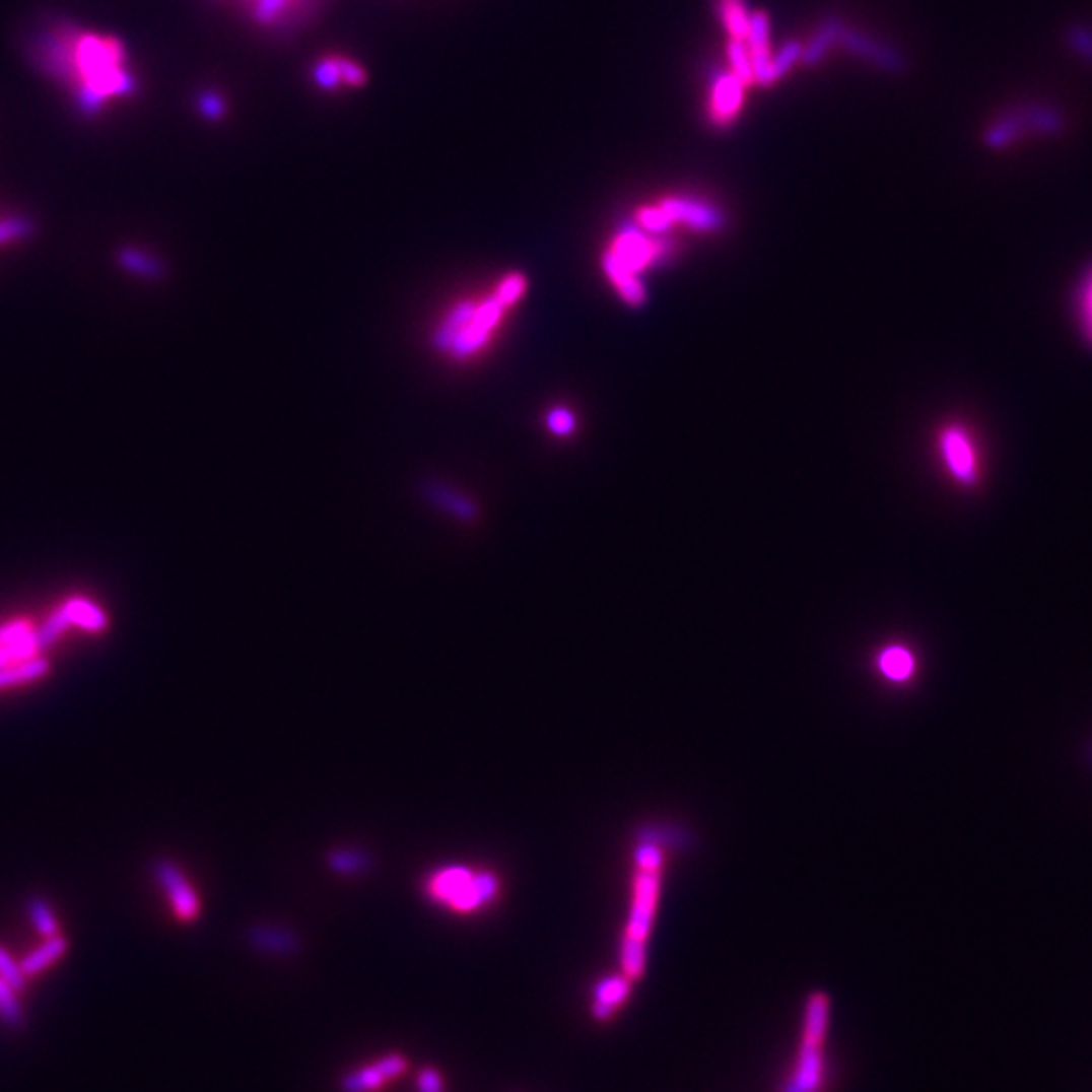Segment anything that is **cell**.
Listing matches in <instances>:
<instances>
[{"label": "cell", "instance_id": "cell-26", "mask_svg": "<svg viewBox=\"0 0 1092 1092\" xmlns=\"http://www.w3.org/2000/svg\"><path fill=\"white\" fill-rule=\"evenodd\" d=\"M0 1018L4 1024L16 1028L22 1024V1010L16 1000V992L0 979Z\"/></svg>", "mask_w": 1092, "mask_h": 1092}, {"label": "cell", "instance_id": "cell-22", "mask_svg": "<svg viewBox=\"0 0 1092 1092\" xmlns=\"http://www.w3.org/2000/svg\"><path fill=\"white\" fill-rule=\"evenodd\" d=\"M26 912H28V918L30 923L35 925L37 933L43 937V939H51L55 935H59V925H57V918L49 906L47 900L39 898V896H30L26 900Z\"/></svg>", "mask_w": 1092, "mask_h": 1092}, {"label": "cell", "instance_id": "cell-4", "mask_svg": "<svg viewBox=\"0 0 1092 1092\" xmlns=\"http://www.w3.org/2000/svg\"><path fill=\"white\" fill-rule=\"evenodd\" d=\"M831 1002L823 992H814L802 1018V1040L796 1059L786 1073L777 1092H825L829 1085L827 1032Z\"/></svg>", "mask_w": 1092, "mask_h": 1092}, {"label": "cell", "instance_id": "cell-5", "mask_svg": "<svg viewBox=\"0 0 1092 1092\" xmlns=\"http://www.w3.org/2000/svg\"><path fill=\"white\" fill-rule=\"evenodd\" d=\"M633 225L656 235L666 233L678 225L694 233H714L725 225V217L714 205L696 197L666 195L654 203L637 207L633 215Z\"/></svg>", "mask_w": 1092, "mask_h": 1092}, {"label": "cell", "instance_id": "cell-6", "mask_svg": "<svg viewBox=\"0 0 1092 1092\" xmlns=\"http://www.w3.org/2000/svg\"><path fill=\"white\" fill-rule=\"evenodd\" d=\"M941 462L949 476L963 488H971L979 480V456L971 433L959 425H945L937 435Z\"/></svg>", "mask_w": 1092, "mask_h": 1092}, {"label": "cell", "instance_id": "cell-27", "mask_svg": "<svg viewBox=\"0 0 1092 1092\" xmlns=\"http://www.w3.org/2000/svg\"><path fill=\"white\" fill-rule=\"evenodd\" d=\"M0 979L8 983L16 994L22 992L26 983V977L22 975L20 965L10 957V953L4 947H0Z\"/></svg>", "mask_w": 1092, "mask_h": 1092}, {"label": "cell", "instance_id": "cell-17", "mask_svg": "<svg viewBox=\"0 0 1092 1092\" xmlns=\"http://www.w3.org/2000/svg\"><path fill=\"white\" fill-rule=\"evenodd\" d=\"M716 16L729 39H745L753 10H749L745 0H716Z\"/></svg>", "mask_w": 1092, "mask_h": 1092}, {"label": "cell", "instance_id": "cell-10", "mask_svg": "<svg viewBox=\"0 0 1092 1092\" xmlns=\"http://www.w3.org/2000/svg\"><path fill=\"white\" fill-rule=\"evenodd\" d=\"M152 872H154L158 884L166 890L177 916L181 920H185V923L195 920L199 916V898H197L193 886L183 876V872L170 860H164V858L154 862Z\"/></svg>", "mask_w": 1092, "mask_h": 1092}, {"label": "cell", "instance_id": "cell-19", "mask_svg": "<svg viewBox=\"0 0 1092 1092\" xmlns=\"http://www.w3.org/2000/svg\"><path fill=\"white\" fill-rule=\"evenodd\" d=\"M364 79V73L350 61L344 59H326L318 67V81L326 87L334 85H358Z\"/></svg>", "mask_w": 1092, "mask_h": 1092}, {"label": "cell", "instance_id": "cell-7", "mask_svg": "<svg viewBox=\"0 0 1092 1092\" xmlns=\"http://www.w3.org/2000/svg\"><path fill=\"white\" fill-rule=\"evenodd\" d=\"M429 890L435 898L446 900L452 908L470 910L488 902L494 896L496 880L486 874L472 876L468 870L454 868L437 874Z\"/></svg>", "mask_w": 1092, "mask_h": 1092}, {"label": "cell", "instance_id": "cell-14", "mask_svg": "<svg viewBox=\"0 0 1092 1092\" xmlns=\"http://www.w3.org/2000/svg\"><path fill=\"white\" fill-rule=\"evenodd\" d=\"M837 45H843L847 51H851L854 55L874 63V65H880V67H886V69H894L898 65V59L894 57V53L890 49H886L884 45L864 37V35H858L856 30H849L845 26H841V32H839V41Z\"/></svg>", "mask_w": 1092, "mask_h": 1092}, {"label": "cell", "instance_id": "cell-11", "mask_svg": "<svg viewBox=\"0 0 1092 1092\" xmlns=\"http://www.w3.org/2000/svg\"><path fill=\"white\" fill-rule=\"evenodd\" d=\"M631 994H633V981L621 971L617 975L603 977L593 989V1002H591L593 1018L597 1022L611 1020L629 1002Z\"/></svg>", "mask_w": 1092, "mask_h": 1092}, {"label": "cell", "instance_id": "cell-2", "mask_svg": "<svg viewBox=\"0 0 1092 1092\" xmlns=\"http://www.w3.org/2000/svg\"><path fill=\"white\" fill-rule=\"evenodd\" d=\"M633 890L629 916L621 939V973L637 981L645 973L647 943L658 914L666 854L656 839H641L633 854Z\"/></svg>", "mask_w": 1092, "mask_h": 1092}, {"label": "cell", "instance_id": "cell-20", "mask_svg": "<svg viewBox=\"0 0 1092 1092\" xmlns=\"http://www.w3.org/2000/svg\"><path fill=\"white\" fill-rule=\"evenodd\" d=\"M841 22L837 20H825L818 30L814 32V37L804 45V53H802V61L808 63V65H816L823 55L833 47L837 45L839 41V32H841Z\"/></svg>", "mask_w": 1092, "mask_h": 1092}, {"label": "cell", "instance_id": "cell-1", "mask_svg": "<svg viewBox=\"0 0 1092 1092\" xmlns=\"http://www.w3.org/2000/svg\"><path fill=\"white\" fill-rule=\"evenodd\" d=\"M513 310L494 285L484 295L462 297L433 326L431 344L450 360L470 362L490 348Z\"/></svg>", "mask_w": 1092, "mask_h": 1092}, {"label": "cell", "instance_id": "cell-29", "mask_svg": "<svg viewBox=\"0 0 1092 1092\" xmlns=\"http://www.w3.org/2000/svg\"><path fill=\"white\" fill-rule=\"evenodd\" d=\"M35 631V627L30 625V621L26 619H16V621H8V623H2L0 625V645H8V643H14L26 635H30Z\"/></svg>", "mask_w": 1092, "mask_h": 1092}, {"label": "cell", "instance_id": "cell-31", "mask_svg": "<svg viewBox=\"0 0 1092 1092\" xmlns=\"http://www.w3.org/2000/svg\"><path fill=\"white\" fill-rule=\"evenodd\" d=\"M419 1092H443V1083H441V1077L437 1071L433 1069H425L421 1075H419Z\"/></svg>", "mask_w": 1092, "mask_h": 1092}, {"label": "cell", "instance_id": "cell-28", "mask_svg": "<svg viewBox=\"0 0 1092 1092\" xmlns=\"http://www.w3.org/2000/svg\"><path fill=\"white\" fill-rule=\"evenodd\" d=\"M1079 308H1081V322H1083L1085 338L1089 340V344H1092V270L1083 283Z\"/></svg>", "mask_w": 1092, "mask_h": 1092}, {"label": "cell", "instance_id": "cell-21", "mask_svg": "<svg viewBox=\"0 0 1092 1092\" xmlns=\"http://www.w3.org/2000/svg\"><path fill=\"white\" fill-rule=\"evenodd\" d=\"M725 55H727V69L733 75H737L747 87H753L755 85V75H753V65H751V57H749L745 41L743 39H729Z\"/></svg>", "mask_w": 1092, "mask_h": 1092}, {"label": "cell", "instance_id": "cell-18", "mask_svg": "<svg viewBox=\"0 0 1092 1092\" xmlns=\"http://www.w3.org/2000/svg\"><path fill=\"white\" fill-rule=\"evenodd\" d=\"M63 607L67 611V617H69L71 625H77V627L85 629L87 633H101L108 627L106 611L101 607H97L95 603L87 601V599L75 597V599H69L67 603H63Z\"/></svg>", "mask_w": 1092, "mask_h": 1092}, {"label": "cell", "instance_id": "cell-12", "mask_svg": "<svg viewBox=\"0 0 1092 1092\" xmlns=\"http://www.w3.org/2000/svg\"><path fill=\"white\" fill-rule=\"evenodd\" d=\"M407 1069V1061L401 1054H391L381 1061H377L370 1067H364L362 1071L350 1073L342 1081L344 1092H372L381 1089L385 1083L397 1079Z\"/></svg>", "mask_w": 1092, "mask_h": 1092}, {"label": "cell", "instance_id": "cell-25", "mask_svg": "<svg viewBox=\"0 0 1092 1092\" xmlns=\"http://www.w3.org/2000/svg\"><path fill=\"white\" fill-rule=\"evenodd\" d=\"M41 650H39V643H37V637H35V631L14 643H8V645H0V670L6 668V666H12V664H18L22 660H28L32 656H39Z\"/></svg>", "mask_w": 1092, "mask_h": 1092}, {"label": "cell", "instance_id": "cell-8", "mask_svg": "<svg viewBox=\"0 0 1092 1092\" xmlns=\"http://www.w3.org/2000/svg\"><path fill=\"white\" fill-rule=\"evenodd\" d=\"M747 91L749 87L729 69L716 73L708 85L706 106H704L710 126L716 130L731 128L745 112Z\"/></svg>", "mask_w": 1092, "mask_h": 1092}, {"label": "cell", "instance_id": "cell-15", "mask_svg": "<svg viewBox=\"0 0 1092 1092\" xmlns=\"http://www.w3.org/2000/svg\"><path fill=\"white\" fill-rule=\"evenodd\" d=\"M47 674H51L49 660L43 658L41 654L32 656L28 660H22L18 664H12V666H6V668L0 670V690H8V688H14V686L37 682V680L45 678Z\"/></svg>", "mask_w": 1092, "mask_h": 1092}, {"label": "cell", "instance_id": "cell-9", "mask_svg": "<svg viewBox=\"0 0 1092 1092\" xmlns=\"http://www.w3.org/2000/svg\"><path fill=\"white\" fill-rule=\"evenodd\" d=\"M743 41H745L749 57H751L755 85H761V87L773 85L771 67H773L775 49H773V43H771V20H769L767 12L753 10L751 26H749V32H747V37Z\"/></svg>", "mask_w": 1092, "mask_h": 1092}, {"label": "cell", "instance_id": "cell-16", "mask_svg": "<svg viewBox=\"0 0 1092 1092\" xmlns=\"http://www.w3.org/2000/svg\"><path fill=\"white\" fill-rule=\"evenodd\" d=\"M65 953H67V939L61 935H55L51 939H45V943L32 949L28 955H24L18 961V965L24 977H32V975H39L49 965H53L55 961H59Z\"/></svg>", "mask_w": 1092, "mask_h": 1092}, {"label": "cell", "instance_id": "cell-23", "mask_svg": "<svg viewBox=\"0 0 1092 1092\" xmlns=\"http://www.w3.org/2000/svg\"><path fill=\"white\" fill-rule=\"evenodd\" d=\"M69 625H71V621H69V617H67V611H65V607L61 605L59 609H55V611L49 615V619H47L41 627L35 629V637H37L39 650L43 652V650L51 647V645L65 633V629H67Z\"/></svg>", "mask_w": 1092, "mask_h": 1092}, {"label": "cell", "instance_id": "cell-13", "mask_svg": "<svg viewBox=\"0 0 1092 1092\" xmlns=\"http://www.w3.org/2000/svg\"><path fill=\"white\" fill-rule=\"evenodd\" d=\"M876 668L888 682L904 684L914 676L916 660H914V654L906 645L890 643L878 652Z\"/></svg>", "mask_w": 1092, "mask_h": 1092}, {"label": "cell", "instance_id": "cell-3", "mask_svg": "<svg viewBox=\"0 0 1092 1092\" xmlns=\"http://www.w3.org/2000/svg\"><path fill=\"white\" fill-rule=\"evenodd\" d=\"M670 254V242L656 233H647L637 225H627L611 237L601 256V270L627 305H641L645 301L641 273L650 272L654 266L668 260Z\"/></svg>", "mask_w": 1092, "mask_h": 1092}, {"label": "cell", "instance_id": "cell-24", "mask_svg": "<svg viewBox=\"0 0 1092 1092\" xmlns=\"http://www.w3.org/2000/svg\"><path fill=\"white\" fill-rule=\"evenodd\" d=\"M545 425L550 435H554L558 439H566L576 429V417L568 407L554 405V407H550L546 411Z\"/></svg>", "mask_w": 1092, "mask_h": 1092}, {"label": "cell", "instance_id": "cell-30", "mask_svg": "<svg viewBox=\"0 0 1092 1092\" xmlns=\"http://www.w3.org/2000/svg\"><path fill=\"white\" fill-rule=\"evenodd\" d=\"M433 498H435L437 502H446V508H448L454 517H460V519H466V521H472V519L476 517V508H474L466 498H460V496H456V494H454V496H452V494L441 496V494H437V492H435Z\"/></svg>", "mask_w": 1092, "mask_h": 1092}]
</instances>
